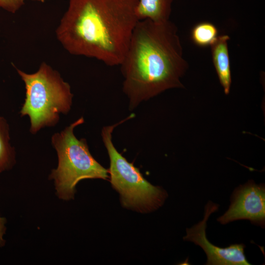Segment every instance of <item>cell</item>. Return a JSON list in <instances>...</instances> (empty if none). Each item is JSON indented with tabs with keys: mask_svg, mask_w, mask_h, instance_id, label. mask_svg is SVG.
Returning <instances> with one entry per match:
<instances>
[{
	"mask_svg": "<svg viewBox=\"0 0 265 265\" xmlns=\"http://www.w3.org/2000/svg\"><path fill=\"white\" fill-rule=\"evenodd\" d=\"M138 0H69L56 37L70 54L118 66L137 23Z\"/></svg>",
	"mask_w": 265,
	"mask_h": 265,
	"instance_id": "cell-1",
	"label": "cell"
},
{
	"mask_svg": "<svg viewBox=\"0 0 265 265\" xmlns=\"http://www.w3.org/2000/svg\"><path fill=\"white\" fill-rule=\"evenodd\" d=\"M120 66L130 110L167 89L184 87L181 78L188 63L176 25L139 20Z\"/></svg>",
	"mask_w": 265,
	"mask_h": 265,
	"instance_id": "cell-2",
	"label": "cell"
},
{
	"mask_svg": "<svg viewBox=\"0 0 265 265\" xmlns=\"http://www.w3.org/2000/svg\"><path fill=\"white\" fill-rule=\"evenodd\" d=\"M16 69L26 89L20 113L22 117H29L30 132L34 134L45 127L56 125L59 114H67L71 109L73 94L69 84L58 71L44 62L33 73Z\"/></svg>",
	"mask_w": 265,
	"mask_h": 265,
	"instance_id": "cell-3",
	"label": "cell"
},
{
	"mask_svg": "<svg viewBox=\"0 0 265 265\" xmlns=\"http://www.w3.org/2000/svg\"><path fill=\"white\" fill-rule=\"evenodd\" d=\"M84 121L81 117L52 137L58 164L50 177L54 181L58 196L64 200L73 198L75 186L80 181L108 178V170L91 155L86 140L78 139L74 134V129Z\"/></svg>",
	"mask_w": 265,
	"mask_h": 265,
	"instance_id": "cell-4",
	"label": "cell"
},
{
	"mask_svg": "<svg viewBox=\"0 0 265 265\" xmlns=\"http://www.w3.org/2000/svg\"><path fill=\"white\" fill-rule=\"evenodd\" d=\"M130 118L131 115L102 130L103 141L110 160L108 172L112 186L120 194L122 205L139 212H148L163 205L167 197L166 192L147 181L139 170L118 152L112 142L114 129Z\"/></svg>",
	"mask_w": 265,
	"mask_h": 265,
	"instance_id": "cell-5",
	"label": "cell"
},
{
	"mask_svg": "<svg viewBox=\"0 0 265 265\" xmlns=\"http://www.w3.org/2000/svg\"><path fill=\"white\" fill-rule=\"evenodd\" d=\"M228 210L217 220L225 225L238 220H248L251 224L265 226V186L249 180L233 191Z\"/></svg>",
	"mask_w": 265,
	"mask_h": 265,
	"instance_id": "cell-6",
	"label": "cell"
},
{
	"mask_svg": "<svg viewBox=\"0 0 265 265\" xmlns=\"http://www.w3.org/2000/svg\"><path fill=\"white\" fill-rule=\"evenodd\" d=\"M219 205L209 201L205 207L203 219L192 227L186 228L184 240L193 242L205 253L207 265H249L244 254V244H234L221 248L208 239L206 233L207 223L210 215L218 210Z\"/></svg>",
	"mask_w": 265,
	"mask_h": 265,
	"instance_id": "cell-7",
	"label": "cell"
},
{
	"mask_svg": "<svg viewBox=\"0 0 265 265\" xmlns=\"http://www.w3.org/2000/svg\"><path fill=\"white\" fill-rule=\"evenodd\" d=\"M229 39L227 35L218 36L211 46L212 61L220 84L227 95L230 92L232 82L228 46Z\"/></svg>",
	"mask_w": 265,
	"mask_h": 265,
	"instance_id": "cell-8",
	"label": "cell"
},
{
	"mask_svg": "<svg viewBox=\"0 0 265 265\" xmlns=\"http://www.w3.org/2000/svg\"><path fill=\"white\" fill-rule=\"evenodd\" d=\"M173 0H138L136 14L140 20H169Z\"/></svg>",
	"mask_w": 265,
	"mask_h": 265,
	"instance_id": "cell-9",
	"label": "cell"
},
{
	"mask_svg": "<svg viewBox=\"0 0 265 265\" xmlns=\"http://www.w3.org/2000/svg\"><path fill=\"white\" fill-rule=\"evenodd\" d=\"M10 140L9 124L0 115V173L11 168L15 161L14 149Z\"/></svg>",
	"mask_w": 265,
	"mask_h": 265,
	"instance_id": "cell-10",
	"label": "cell"
},
{
	"mask_svg": "<svg viewBox=\"0 0 265 265\" xmlns=\"http://www.w3.org/2000/svg\"><path fill=\"white\" fill-rule=\"evenodd\" d=\"M218 37L217 27L209 22H202L196 25L191 31V38L197 46H211Z\"/></svg>",
	"mask_w": 265,
	"mask_h": 265,
	"instance_id": "cell-11",
	"label": "cell"
},
{
	"mask_svg": "<svg viewBox=\"0 0 265 265\" xmlns=\"http://www.w3.org/2000/svg\"><path fill=\"white\" fill-rule=\"evenodd\" d=\"M26 0H0V8L15 13L24 4Z\"/></svg>",
	"mask_w": 265,
	"mask_h": 265,
	"instance_id": "cell-12",
	"label": "cell"
},
{
	"mask_svg": "<svg viewBox=\"0 0 265 265\" xmlns=\"http://www.w3.org/2000/svg\"><path fill=\"white\" fill-rule=\"evenodd\" d=\"M6 219L0 214V248L2 247L5 243L4 236L6 231Z\"/></svg>",
	"mask_w": 265,
	"mask_h": 265,
	"instance_id": "cell-13",
	"label": "cell"
},
{
	"mask_svg": "<svg viewBox=\"0 0 265 265\" xmlns=\"http://www.w3.org/2000/svg\"><path fill=\"white\" fill-rule=\"evenodd\" d=\"M33 0V1H40V2H44L46 0Z\"/></svg>",
	"mask_w": 265,
	"mask_h": 265,
	"instance_id": "cell-14",
	"label": "cell"
}]
</instances>
